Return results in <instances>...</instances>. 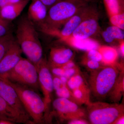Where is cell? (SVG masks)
<instances>
[{"mask_svg":"<svg viewBox=\"0 0 124 124\" xmlns=\"http://www.w3.org/2000/svg\"><path fill=\"white\" fill-rule=\"evenodd\" d=\"M20 0H0V8L19 2Z\"/></svg>","mask_w":124,"mask_h":124,"instance_id":"cell-29","label":"cell"},{"mask_svg":"<svg viewBox=\"0 0 124 124\" xmlns=\"http://www.w3.org/2000/svg\"><path fill=\"white\" fill-rule=\"evenodd\" d=\"M86 105V115L91 124H114L119 117L124 116L123 104L90 101Z\"/></svg>","mask_w":124,"mask_h":124,"instance_id":"cell-4","label":"cell"},{"mask_svg":"<svg viewBox=\"0 0 124 124\" xmlns=\"http://www.w3.org/2000/svg\"><path fill=\"white\" fill-rule=\"evenodd\" d=\"M90 2L81 0H61L50 8L44 23L45 31L50 34L57 31L79 10Z\"/></svg>","mask_w":124,"mask_h":124,"instance_id":"cell-2","label":"cell"},{"mask_svg":"<svg viewBox=\"0 0 124 124\" xmlns=\"http://www.w3.org/2000/svg\"><path fill=\"white\" fill-rule=\"evenodd\" d=\"M30 0H20L19 2L1 8L0 17L11 21L20 15Z\"/></svg>","mask_w":124,"mask_h":124,"instance_id":"cell-15","label":"cell"},{"mask_svg":"<svg viewBox=\"0 0 124 124\" xmlns=\"http://www.w3.org/2000/svg\"><path fill=\"white\" fill-rule=\"evenodd\" d=\"M124 30L117 27L112 26L108 27L102 33V36L106 42L112 43L115 40H124Z\"/></svg>","mask_w":124,"mask_h":124,"instance_id":"cell-21","label":"cell"},{"mask_svg":"<svg viewBox=\"0 0 124 124\" xmlns=\"http://www.w3.org/2000/svg\"><path fill=\"white\" fill-rule=\"evenodd\" d=\"M60 39L75 48L84 51H88L93 49H98L100 46L97 41L91 38L77 39L70 36L60 38Z\"/></svg>","mask_w":124,"mask_h":124,"instance_id":"cell-16","label":"cell"},{"mask_svg":"<svg viewBox=\"0 0 124 124\" xmlns=\"http://www.w3.org/2000/svg\"><path fill=\"white\" fill-rule=\"evenodd\" d=\"M22 50L16 40L10 46L0 62V77H4L17 64L22 57Z\"/></svg>","mask_w":124,"mask_h":124,"instance_id":"cell-11","label":"cell"},{"mask_svg":"<svg viewBox=\"0 0 124 124\" xmlns=\"http://www.w3.org/2000/svg\"><path fill=\"white\" fill-rule=\"evenodd\" d=\"M93 3H89L79 10L64 23L60 31L56 32L54 35L57 36L60 38L71 35L73 31L83 21L98 14L97 7Z\"/></svg>","mask_w":124,"mask_h":124,"instance_id":"cell-10","label":"cell"},{"mask_svg":"<svg viewBox=\"0 0 124 124\" xmlns=\"http://www.w3.org/2000/svg\"><path fill=\"white\" fill-rule=\"evenodd\" d=\"M47 8L39 0H33L28 8V18L31 22L42 24L46 18Z\"/></svg>","mask_w":124,"mask_h":124,"instance_id":"cell-14","label":"cell"},{"mask_svg":"<svg viewBox=\"0 0 124 124\" xmlns=\"http://www.w3.org/2000/svg\"><path fill=\"white\" fill-rule=\"evenodd\" d=\"M0 96L15 111L22 124H34L23 106L18 93L7 79L0 77Z\"/></svg>","mask_w":124,"mask_h":124,"instance_id":"cell-8","label":"cell"},{"mask_svg":"<svg viewBox=\"0 0 124 124\" xmlns=\"http://www.w3.org/2000/svg\"><path fill=\"white\" fill-rule=\"evenodd\" d=\"M124 0H103L109 17L124 12Z\"/></svg>","mask_w":124,"mask_h":124,"instance_id":"cell-22","label":"cell"},{"mask_svg":"<svg viewBox=\"0 0 124 124\" xmlns=\"http://www.w3.org/2000/svg\"><path fill=\"white\" fill-rule=\"evenodd\" d=\"M47 7L50 8L55 3L60 1L61 0H39Z\"/></svg>","mask_w":124,"mask_h":124,"instance_id":"cell-30","label":"cell"},{"mask_svg":"<svg viewBox=\"0 0 124 124\" xmlns=\"http://www.w3.org/2000/svg\"><path fill=\"white\" fill-rule=\"evenodd\" d=\"M102 57V62L106 65L115 64L117 59L118 53L115 48L111 46H100L98 49Z\"/></svg>","mask_w":124,"mask_h":124,"instance_id":"cell-20","label":"cell"},{"mask_svg":"<svg viewBox=\"0 0 124 124\" xmlns=\"http://www.w3.org/2000/svg\"><path fill=\"white\" fill-rule=\"evenodd\" d=\"M60 67H61L63 70H64L75 67H76V66L75 63L73 62H72V60H71L70 62L63 65V66Z\"/></svg>","mask_w":124,"mask_h":124,"instance_id":"cell-32","label":"cell"},{"mask_svg":"<svg viewBox=\"0 0 124 124\" xmlns=\"http://www.w3.org/2000/svg\"><path fill=\"white\" fill-rule=\"evenodd\" d=\"M124 69L121 71L115 84L108 96L113 103H118L124 95Z\"/></svg>","mask_w":124,"mask_h":124,"instance_id":"cell-18","label":"cell"},{"mask_svg":"<svg viewBox=\"0 0 124 124\" xmlns=\"http://www.w3.org/2000/svg\"><path fill=\"white\" fill-rule=\"evenodd\" d=\"M0 119L6 120L15 124H22L15 111L0 96Z\"/></svg>","mask_w":124,"mask_h":124,"instance_id":"cell-17","label":"cell"},{"mask_svg":"<svg viewBox=\"0 0 124 124\" xmlns=\"http://www.w3.org/2000/svg\"><path fill=\"white\" fill-rule=\"evenodd\" d=\"M79 104L71 100L58 98L52 103L55 114L62 120H71L77 119H84L86 116L85 110Z\"/></svg>","mask_w":124,"mask_h":124,"instance_id":"cell-9","label":"cell"},{"mask_svg":"<svg viewBox=\"0 0 124 124\" xmlns=\"http://www.w3.org/2000/svg\"><path fill=\"white\" fill-rule=\"evenodd\" d=\"M13 122L6 120L0 119V124H14Z\"/></svg>","mask_w":124,"mask_h":124,"instance_id":"cell-35","label":"cell"},{"mask_svg":"<svg viewBox=\"0 0 124 124\" xmlns=\"http://www.w3.org/2000/svg\"><path fill=\"white\" fill-rule=\"evenodd\" d=\"M59 77L62 82L63 83H65V84H67V82L68 80V78L64 76H61Z\"/></svg>","mask_w":124,"mask_h":124,"instance_id":"cell-36","label":"cell"},{"mask_svg":"<svg viewBox=\"0 0 124 124\" xmlns=\"http://www.w3.org/2000/svg\"><path fill=\"white\" fill-rule=\"evenodd\" d=\"M68 124H88L84 119H77L69 121Z\"/></svg>","mask_w":124,"mask_h":124,"instance_id":"cell-31","label":"cell"},{"mask_svg":"<svg viewBox=\"0 0 124 124\" xmlns=\"http://www.w3.org/2000/svg\"><path fill=\"white\" fill-rule=\"evenodd\" d=\"M16 41L23 53L37 67L43 59V50L32 22L23 17L18 23Z\"/></svg>","mask_w":124,"mask_h":124,"instance_id":"cell-1","label":"cell"},{"mask_svg":"<svg viewBox=\"0 0 124 124\" xmlns=\"http://www.w3.org/2000/svg\"><path fill=\"white\" fill-rule=\"evenodd\" d=\"M11 22L0 17V37L11 33L10 32L12 27Z\"/></svg>","mask_w":124,"mask_h":124,"instance_id":"cell-25","label":"cell"},{"mask_svg":"<svg viewBox=\"0 0 124 124\" xmlns=\"http://www.w3.org/2000/svg\"><path fill=\"white\" fill-rule=\"evenodd\" d=\"M79 73V70L78 68L76 67L72 68L66 69L64 70V76H63L69 79L73 76Z\"/></svg>","mask_w":124,"mask_h":124,"instance_id":"cell-28","label":"cell"},{"mask_svg":"<svg viewBox=\"0 0 124 124\" xmlns=\"http://www.w3.org/2000/svg\"><path fill=\"white\" fill-rule=\"evenodd\" d=\"M15 40L11 32L0 37V62Z\"/></svg>","mask_w":124,"mask_h":124,"instance_id":"cell-23","label":"cell"},{"mask_svg":"<svg viewBox=\"0 0 124 124\" xmlns=\"http://www.w3.org/2000/svg\"><path fill=\"white\" fill-rule=\"evenodd\" d=\"M7 80L17 92L23 106L33 124L45 123L44 102L39 93L31 89Z\"/></svg>","mask_w":124,"mask_h":124,"instance_id":"cell-5","label":"cell"},{"mask_svg":"<svg viewBox=\"0 0 124 124\" xmlns=\"http://www.w3.org/2000/svg\"><path fill=\"white\" fill-rule=\"evenodd\" d=\"M2 78L38 93L40 90L37 68L28 59L22 58L13 69Z\"/></svg>","mask_w":124,"mask_h":124,"instance_id":"cell-6","label":"cell"},{"mask_svg":"<svg viewBox=\"0 0 124 124\" xmlns=\"http://www.w3.org/2000/svg\"><path fill=\"white\" fill-rule=\"evenodd\" d=\"M120 67L115 64L93 70L88 85L90 93L94 97L99 100L107 97L123 69Z\"/></svg>","mask_w":124,"mask_h":124,"instance_id":"cell-3","label":"cell"},{"mask_svg":"<svg viewBox=\"0 0 124 124\" xmlns=\"http://www.w3.org/2000/svg\"><path fill=\"white\" fill-rule=\"evenodd\" d=\"M100 28L98 13L83 21L70 36L77 39L91 38L98 32Z\"/></svg>","mask_w":124,"mask_h":124,"instance_id":"cell-12","label":"cell"},{"mask_svg":"<svg viewBox=\"0 0 124 124\" xmlns=\"http://www.w3.org/2000/svg\"><path fill=\"white\" fill-rule=\"evenodd\" d=\"M120 50L122 56L124 57V40L121 41L120 44Z\"/></svg>","mask_w":124,"mask_h":124,"instance_id":"cell-34","label":"cell"},{"mask_svg":"<svg viewBox=\"0 0 124 124\" xmlns=\"http://www.w3.org/2000/svg\"><path fill=\"white\" fill-rule=\"evenodd\" d=\"M110 22L112 26L124 29V13L117 14L109 17Z\"/></svg>","mask_w":124,"mask_h":124,"instance_id":"cell-24","label":"cell"},{"mask_svg":"<svg viewBox=\"0 0 124 124\" xmlns=\"http://www.w3.org/2000/svg\"><path fill=\"white\" fill-rule=\"evenodd\" d=\"M36 67L38 70L40 88L44 95L45 123H48L51 119L50 106L54 90L53 75L48 62L44 59H42Z\"/></svg>","mask_w":124,"mask_h":124,"instance_id":"cell-7","label":"cell"},{"mask_svg":"<svg viewBox=\"0 0 124 124\" xmlns=\"http://www.w3.org/2000/svg\"><path fill=\"white\" fill-rule=\"evenodd\" d=\"M74 53L70 49L64 47L52 48L50 54V67H60L71 60Z\"/></svg>","mask_w":124,"mask_h":124,"instance_id":"cell-13","label":"cell"},{"mask_svg":"<svg viewBox=\"0 0 124 124\" xmlns=\"http://www.w3.org/2000/svg\"><path fill=\"white\" fill-rule=\"evenodd\" d=\"M84 63L88 68L92 70H96L100 67V62L87 59L86 58L84 60Z\"/></svg>","mask_w":124,"mask_h":124,"instance_id":"cell-27","label":"cell"},{"mask_svg":"<svg viewBox=\"0 0 124 124\" xmlns=\"http://www.w3.org/2000/svg\"><path fill=\"white\" fill-rule=\"evenodd\" d=\"M81 0L84 1L86 2H90V3H94L97 2V0Z\"/></svg>","mask_w":124,"mask_h":124,"instance_id":"cell-37","label":"cell"},{"mask_svg":"<svg viewBox=\"0 0 124 124\" xmlns=\"http://www.w3.org/2000/svg\"><path fill=\"white\" fill-rule=\"evenodd\" d=\"M54 90L59 98L67 99L77 103L67 84L63 83L58 77L53 75Z\"/></svg>","mask_w":124,"mask_h":124,"instance_id":"cell-19","label":"cell"},{"mask_svg":"<svg viewBox=\"0 0 124 124\" xmlns=\"http://www.w3.org/2000/svg\"><path fill=\"white\" fill-rule=\"evenodd\" d=\"M124 124V116H122L120 117L115 122L114 124Z\"/></svg>","mask_w":124,"mask_h":124,"instance_id":"cell-33","label":"cell"},{"mask_svg":"<svg viewBox=\"0 0 124 124\" xmlns=\"http://www.w3.org/2000/svg\"><path fill=\"white\" fill-rule=\"evenodd\" d=\"M87 51L86 59L99 62H102V55L98 50L93 49Z\"/></svg>","mask_w":124,"mask_h":124,"instance_id":"cell-26","label":"cell"}]
</instances>
